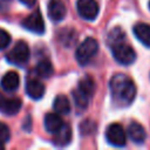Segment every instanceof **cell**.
<instances>
[{
    "label": "cell",
    "instance_id": "6da1fadb",
    "mask_svg": "<svg viewBox=\"0 0 150 150\" xmlns=\"http://www.w3.org/2000/svg\"><path fill=\"white\" fill-rule=\"evenodd\" d=\"M109 88L114 102L120 107L131 104L136 96V86L134 81L124 74L114 75L110 79Z\"/></svg>",
    "mask_w": 150,
    "mask_h": 150
},
{
    "label": "cell",
    "instance_id": "7a4b0ae2",
    "mask_svg": "<svg viewBox=\"0 0 150 150\" xmlns=\"http://www.w3.org/2000/svg\"><path fill=\"white\" fill-rule=\"evenodd\" d=\"M97 50H98V42L94 38L84 39V41L77 47V49L75 52L77 62L81 66H86L96 55Z\"/></svg>",
    "mask_w": 150,
    "mask_h": 150
},
{
    "label": "cell",
    "instance_id": "3957f363",
    "mask_svg": "<svg viewBox=\"0 0 150 150\" xmlns=\"http://www.w3.org/2000/svg\"><path fill=\"white\" fill-rule=\"evenodd\" d=\"M110 47H111L112 56L118 63L128 66V64H131L135 61V59H136L135 50L129 45H127L124 41L115 43Z\"/></svg>",
    "mask_w": 150,
    "mask_h": 150
},
{
    "label": "cell",
    "instance_id": "277c9868",
    "mask_svg": "<svg viewBox=\"0 0 150 150\" xmlns=\"http://www.w3.org/2000/svg\"><path fill=\"white\" fill-rule=\"evenodd\" d=\"M29 47L25 41H19L6 55V59L9 63L15 66H22L29 60Z\"/></svg>",
    "mask_w": 150,
    "mask_h": 150
},
{
    "label": "cell",
    "instance_id": "5b68a950",
    "mask_svg": "<svg viewBox=\"0 0 150 150\" xmlns=\"http://www.w3.org/2000/svg\"><path fill=\"white\" fill-rule=\"evenodd\" d=\"M105 138L109 144L114 146H124L127 143V135L123 127L118 123L110 124L105 130Z\"/></svg>",
    "mask_w": 150,
    "mask_h": 150
},
{
    "label": "cell",
    "instance_id": "8992f818",
    "mask_svg": "<svg viewBox=\"0 0 150 150\" xmlns=\"http://www.w3.org/2000/svg\"><path fill=\"white\" fill-rule=\"evenodd\" d=\"M22 27L32 33L35 34H43L45 33V21L39 11L33 12L27 18H25L21 22Z\"/></svg>",
    "mask_w": 150,
    "mask_h": 150
},
{
    "label": "cell",
    "instance_id": "52a82bcc",
    "mask_svg": "<svg viewBox=\"0 0 150 150\" xmlns=\"http://www.w3.org/2000/svg\"><path fill=\"white\" fill-rule=\"evenodd\" d=\"M76 8L79 15L84 20H94L98 14V5L95 0H77Z\"/></svg>",
    "mask_w": 150,
    "mask_h": 150
},
{
    "label": "cell",
    "instance_id": "ba28073f",
    "mask_svg": "<svg viewBox=\"0 0 150 150\" xmlns=\"http://www.w3.org/2000/svg\"><path fill=\"white\" fill-rule=\"evenodd\" d=\"M21 109V101L16 97H7L0 94V111L5 115H15Z\"/></svg>",
    "mask_w": 150,
    "mask_h": 150
},
{
    "label": "cell",
    "instance_id": "9c48e42d",
    "mask_svg": "<svg viewBox=\"0 0 150 150\" xmlns=\"http://www.w3.org/2000/svg\"><path fill=\"white\" fill-rule=\"evenodd\" d=\"M67 9L62 0H49L48 16L52 21H62L66 16Z\"/></svg>",
    "mask_w": 150,
    "mask_h": 150
},
{
    "label": "cell",
    "instance_id": "30bf717a",
    "mask_svg": "<svg viewBox=\"0 0 150 150\" xmlns=\"http://www.w3.org/2000/svg\"><path fill=\"white\" fill-rule=\"evenodd\" d=\"M43 124H45V129L49 132V134H56L61 127L64 124L62 118L60 117V114L57 112H49L45 116L43 120Z\"/></svg>",
    "mask_w": 150,
    "mask_h": 150
},
{
    "label": "cell",
    "instance_id": "8fae6325",
    "mask_svg": "<svg viewBox=\"0 0 150 150\" xmlns=\"http://www.w3.org/2000/svg\"><path fill=\"white\" fill-rule=\"evenodd\" d=\"M128 136L130 137V139L137 144H142L145 138H146V132H145V129L143 128L142 124L137 123V122H132L129 124L128 127Z\"/></svg>",
    "mask_w": 150,
    "mask_h": 150
},
{
    "label": "cell",
    "instance_id": "7c38bea8",
    "mask_svg": "<svg viewBox=\"0 0 150 150\" xmlns=\"http://www.w3.org/2000/svg\"><path fill=\"white\" fill-rule=\"evenodd\" d=\"M0 84H1L2 89L6 91H14L18 89V87L20 84V76L16 71H13V70L8 71L2 76Z\"/></svg>",
    "mask_w": 150,
    "mask_h": 150
},
{
    "label": "cell",
    "instance_id": "4fadbf2b",
    "mask_svg": "<svg viewBox=\"0 0 150 150\" xmlns=\"http://www.w3.org/2000/svg\"><path fill=\"white\" fill-rule=\"evenodd\" d=\"M134 34L142 45L150 48V25L143 22L136 23L134 26Z\"/></svg>",
    "mask_w": 150,
    "mask_h": 150
},
{
    "label": "cell",
    "instance_id": "5bb4252c",
    "mask_svg": "<svg viewBox=\"0 0 150 150\" xmlns=\"http://www.w3.org/2000/svg\"><path fill=\"white\" fill-rule=\"evenodd\" d=\"M26 93L33 100H40L45 94V86L38 80H29L26 83Z\"/></svg>",
    "mask_w": 150,
    "mask_h": 150
},
{
    "label": "cell",
    "instance_id": "9a60e30c",
    "mask_svg": "<svg viewBox=\"0 0 150 150\" xmlns=\"http://www.w3.org/2000/svg\"><path fill=\"white\" fill-rule=\"evenodd\" d=\"M71 139V128L69 124H63L61 129L54 134V144L57 146H64L67 145Z\"/></svg>",
    "mask_w": 150,
    "mask_h": 150
},
{
    "label": "cell",
    "instance_id": "2e32d148",
    "mask_svg": "<svg viewBox=\"0 0 150 150\" xmlns=\"http://www.w3.org/2000/svg\"><path fill=\"white\" fill-rule=\"evenodd\" d=\"M53 108L54 110L60 114V115H67L70 112V102L68 100L67 96L64 95H57L55 98H54V103H53Z\"/></svg>",
    "mask_w": 150,
    "mask_h": 150
},
{
    "label": "cell",
    "instance_id": "e0dca14e",
    "mask_svg": "<svg viewBox=\"0 0 150 150\" xmlns=\"http://www.w3.org/2000/svg\"><path fill=\"white\" fill-rule=\"evenodd\" d=\"M38 75L40 77H43V79H47V77H50L54 73V68H53V64L49 60H41L38 64H36V68H35Z\"/></svg>",
    "mask_w": 150,
    "mask_h": 150
},
{
    "label": "cell",
    "instance_id": "ac0fdd59",
    "mask_svg": "<svg viewBox=\"0 0 150 150\" xmlns=\"http://www.w3.org/2000/svg\"><path fill=\"white\" fill-rule=\"evenodd\" d=\"M77 89H79L80 91H82L83 94H86L88 97H91L93 94H94V90H95L94 80H93L90 76H84L83 79L80 80Z\"/></svg>",
    "mask_w": 150,
    "mask_h": 150
},
{
    "label": "cell",
    "instance_id": "d6986e66",
    "mask_svg": "<svg viewBox=\"0 0 150 150\" xmlns=\"http://www.w3.org/2000/svg\"><path fill=\"white\" fill-rule=\"evenodd\" d=\"M73 98H74V102L79 109H86L88 103H89V100H90V97H88L86 94H83L79 89L73 91Z\"/></svg>",
    "mask_w": 150,
    "mask_h": 150
},
{
    "label": "cell",
    "instance_id": "ffe728a7",
    "mask_svg": "<svg viewBox=\"0 0 150 150\" xmlns=\"http://www.w3.org/2000/svg\"><path fill=\"white\" fill-rule=\"evenodd\" d=\"M122 41H124V33L120 28H114L109 33V35H108V43H109V46H112V45L122 42Z\"/></svg>",
    "mask_w": 150,
    "mask_h": 150
},
{
    "label": "cell",
    "instance_id": "44dd1931",
    "mask_svg": "<svg viewBox=\"0 0 150 150\" xmlns=\"http://www.w3.org/2000/svg\"><path fill=\"white\" fill-rule=\"evenodd\" d=\"M9 138H11V131H9V128H8L5 123L0 122V142L6 143V142L9 141Z\"/></svg>",
    "mask_w": 150,
    "mask_h": 150
},
{
    "label": "cell",
    "instance_id": "7402d4cb",
    "mask_svg": "<svg viewBox=\"0 0 150 150\" xmlns=\"http://www.w3.org/2000/svg\"><path fill=\"white\" fill-rule=\"evenodd\" d=\"M11 43V35L2 28H0V49H5Z\"/></svg>",
    "mask_w": 150,
    "mask_h": 150
},
{
    "label": "cell",
    "instance_id": "603a6c76",
    "mask_svg": "<svg viewBox=\"0 0 150 150\" xmlns=\"http://www.w3.org/2000/svg\"><path fill=\"white\" fill-rule=\"evenodd\" d=\"M11 4L12 0H0V11H7Z\"/></svg>",
    "mask_w": 150,
    "mask_h": 150
},
{
    "label": "cell",
    "instance_id": "cb8c5ba5",
    "mask_svg": "<svg viewBox=\"0 0 150 150\" xmlns=\"http://www.w3.org/2000/svg\"><path fill=\"white\" fill-rule=\"evenodd\" d=\"M25 6H27V7H32V6H34L35 5V2H36V0H20Z\"/></svg>",
    "mask_w": 150,
    "mask_h": 150
},
{
    "label": "cell",
    "instance_id": "d4e9b609",
    "mask_svg": "<svg viewBox=\"0 0 150 150\" xmlns=\"http://www.w3.org/2000/svg\"><path fill=\"white\" fill-rule=\"evenodd\" d=\"M2 149H4V143L0 142V150H2Z\"/></svg>",
    "mask_w": 150,
    "mask_h": 150
},
{
    "label": "cell",
    "instance_id": "484cf974",
    "mask_svg": "<svg viewBox=\"0 0 150 150\" xmlns=\"http://www.w3.org/2000/svg\"><path fill=\"white\" fill-rule=\"evenodd\" d=\"M149 7H150V2H149Z\"/></svg>",
    "mask_w": 150,
    "mask_h": 150
}]
</instances>
